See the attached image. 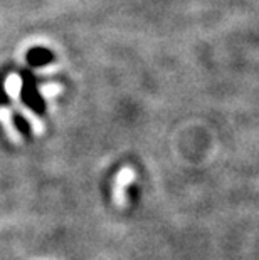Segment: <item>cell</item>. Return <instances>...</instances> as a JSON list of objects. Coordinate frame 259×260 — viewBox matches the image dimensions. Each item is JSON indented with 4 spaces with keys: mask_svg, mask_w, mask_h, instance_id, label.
<instances>
[{
    "mask_svg": "<svg viewBox=\"0 0 259 260\" xmlns=\"http://www.w3.org/2000/svg\"><path fill=\"white\" fill-rule=\"evenodd\" d=\"M5 91H7L10 101H12L14 108L17 109V113L24 118L27 123L31 124V129L36 133V135H41L44 129V124L41 118L37 116L29 106H25L24 103L20 101V91H22V79L17 74H9V77L5 79Z\"/></svg>",
    "mask_w": 259,
    "mask_h": 260,
    "instance_id": "obj_1",
    "label": "cell"
},
{
    "mask_svg": "<svg viewBox=\"0 0 259 260\" xmlns=\"http://www.w3.org/2000/svg\"><path fill=\"white\" fill-rule=\"evenodd\" d=\"M135 171L131 168H123L120 170L117 176H114V185H113V200L117 203V207H125L126 205V186L130 183H133L135 180Z\"/></svg>",
    "mask_w": 259,
    "mask_h": 260,
    "instance_id": "obj_2",
    "label": "cell"
},
{
    "mask_svg": "<svg viewBox=\"0 0 259 260\" xmlns=\"http://www.w3.org/2000/svg\"><path fill=\"white\" fill-rule=\"evenodd\" d=\"M0 124H2V128L5 129V133H7L10 141L15 143V145L22 143V136L17 131V128H15V123H14L12 109L7 106H0Z\"/></svg>",
    "mask_w": 259,
    "mask_h": 260,
    "instance_id": "obj_3",
    "label": "cell"
},
{
    "mask_svg": "<svg viewBox=\"0 0 259 260\" xmlns=\"http://www.w3.org/2000/svg\"><path fill=\"white\" fill-rule=\"evenodd\" d=\"M59 86L57 84H44L39 87V92L42 94L44 98H47V99H51L52 96H56V94L59 92Z\"/></svg>",
    "mask_w": 259,
    "mask_h": 260,
    "instance_id": "obj_4",
    "label": "cell"
}]
</instances>
